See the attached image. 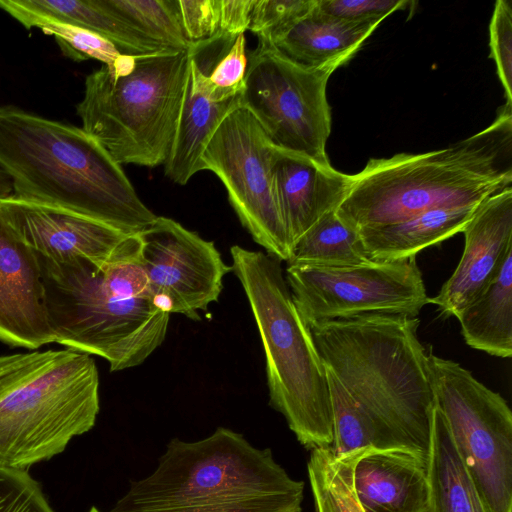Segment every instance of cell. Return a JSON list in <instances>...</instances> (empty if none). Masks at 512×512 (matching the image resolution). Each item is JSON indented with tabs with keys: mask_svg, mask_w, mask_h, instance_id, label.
Instances as JSON below:
<instances>
[{
	"mask_svg": "<svg viewBox=\"0 0 512 512\" xmlns=\"http://www.w3.org/2000/svg\"><path fill=\"white\" fill-rule=\"evenodd\" d=\"M417 317L364 314L310 328L326 368L390 448L428 460L434 395Z\"/></svg>",
	"mask_w": 512,
	"mask_h": 512,
	"instance_id": "1",
	"label": "cell"
},
{
	"mask_svg": "<svg viewBox=\"0 0 512 512\" xmlns=\"http://www.w3.org/2000/svg\"><path fill=\"white\" fill-rule=\"evenodd\" d=\"M0 169L13 194L139 234L157 217L121 165L82 128L0 106Z\"/></svg>",
	"mask_w": 512,
	"mask_h": 512,
	"instance_id": "2",
	"label": "cell"
},
{
	"mask_svg": "<svg viewBox=\"0 0 512 512\" xmlns=\"http://www.w3.org/2000/svg\"><path fill=\"white\" fill-rule=\"evenodd\" d=\"M512 184V105L487 128L440 150L371 158L337 209L356 230L441 207L476 205Z\"/></svg>",
	"mask_w": 512,
	"mask_h": 512,
	"instance_id": "3",
	"label": "cell"
},
{
	"mask_svg": "<svg viewBox=\"0 0 512 512\" xmlns=\"http://www.w3.org/2000/svg\"><path fill=\"white\" fill-rule=\"evenodd\" d=\"M304 483L269 448L218 427L210 436L169 441L158 466L131 482L111 512H301Z\"/></svg>",
	"mask_w": 512,
	"mask_h": 512,
	"instance_id": "4",
	"label": "cell"
},
{
	"mask_svg": "<svg viewBox=\"0 0 512 512\" xmlns=\"http://www.w3.org/2000/svg\"><path fill=\"white\" fill-rule=\"evenodd\" d=\"M232 271L241 283L263 344L270 405L306 448L333 442L331 395L324 362L298 312L280 261L234 245Z\"/></svg>",
	"mask_w": 512,
	"mask_h": 512,
	"instance_id": "5",
	"label": "cell"
},
{
	"mask_svg": "<svg viewBox=\"0 0 512 512\" xmlns=\"http://www.w3.org/2000/svg\"><path fill=\"white\" fill-rule=\"evenodd\" d=\"M99 374L90 354L46 350L0 356V467L26 472L93 428Z\"/></svg>",
	"mask_w": 512,
	"mask_h": 512,
	"instance_id": "6",
	"label": "cell"
},
{
	"mask_svg": "<svg viewBox=\"0 0 512 512\" xmlns=\"http://www.w3.org/2000/svg\"><path fill=\"white\" fill-rule=\"evenodd\" d=\"M189 74L187 51L138 56L128 75L107 65L85 79L76 112L82 129L119 165H164L172 148Z\"/></svg>",
	"mask_w": 512,
	"mask_h": 512,
	"instance_id": "7",
	"label": "cell"
},
{
	"mask_svg": "<svg viewBox=\"0 0 512 512\" xmlns=\"http://www.w3.org/2000/svg\"><path fill=\"white\" fill-rule=\"evenodd\" d=\"M36 257L55 342L104 358L111 371L142 364L164 342L170 314L151 301L113 295L102 264L86 257L66 262Z\"/></svg>",
	"mask_w": 512,
	"mask_h": 512,
	"instance_id": "8",
	"label": "cell"
},
{
	"mask_svg": "<svg viewBox=\"0 0 512 512\" xmlns=\"http://www.w3.org/2000/svg\"><path fill=\"white\" fill-rule=\"evenodd\" d=\"M434 406L486 512H512V413L459 363L427 354Z\"/></svg>",
	"mask_w": 512,
	"mask_h": 512,
	"instance_id": "9",
	"label": "cell"
},
{
	"mask_svg": "<svg viewBox=\"0 0 512 512\" xmlns=\"http://www.w3.org/2000/svg\"><path fill=\"white\" fill-rule=\"evenodd\" d=\"M330 76L293 63L272 45L258 43L249 56L242 107L275 147L331 166L326 152L331 132L326 94Z\"/></svg>",
	"mask_w": 512,
	"mask_h": 512,
	"instance_id": "10",
	"label": "cell"
},
{
	"mask_svg": "<svg viewBox=\"0 0 512 512\" xmlns=\"http://www.w3.org/2000/svg\"><path fill=\"white\" fill-rule=\"evenodd\" d=\"M285 279L309 328L372 313L417 317L429 303L416 256L346 267L287 265Z\"/></svg>",
	"mask_w": 512,
	"mask_h": 512,
	"instance_id": "11",
	"label": "cell"
},
{
	"mask_svg": "<svg viewBox=\"0 0 512 512\" xmlns=\"http://www.w3.org/2000/svg\"><path fill=\"white\" fill-rule=\"evenodd\" d=\"M275 146L256 118L240 106L220 123L202 156V170L223 183L242 226L267 254L279 261L291 256L277 203L272 156Z\"/></svg>",
	"mask_w": 512,
	"mask_h": 512,
	"instance_id": "12",
	"label": "cell"
},
{
	"mask_svg": "<svg viewBox=\"0 0 512 512\" xmlns=\"http://www.w3.org/2000/svg\"><path fill=\"white\" fill-rule=\"evenodd\" d=\"M138 261L162 310L199 320V311L217 302L224 276L232 271L214 243L177 221L157 216L138 234Z\"/></svg>",
	"mask_w": 512,
	"mask_h": 512,
	"instance_id": "13",
	"label": "cell"
},
{
	"mask_svg": "<svg viewBox=\"0 0 512 512\" xmlns=\"http://www.w3.org/2000/svg\"><path fill=\"white\" fill-rule=\"evenodd\" d=\"M0 213L36 256L55 262L86 257L96 263L138 260V234L15 194L0 200Z\"/></svg>",
	"mask_w": 512,
	"mask_h": 512,
	"instance_id": "14",
	"label": "cell"
},
{
	"mask_svg": "<svg viewBox=\"0 0 512 512\" xmlns=\"http://www.w3.org/2000/svg\"><path fill=\"white\" fill-rule=\"evenodd\" d=\"M464 250L450 278L429 303L457 317L487 287L512 250V187L485 199L461 231Z\"/></svg>",
	"mask_w": 512,
	"mask_h": 512,
	"instance_id": "15",
	"label": "cell"
},
{
	"mask_svg": "<svg viewBox=\"0 0 512 512\" xmlns=\"http://www.w3.org/2000/svg\"><path fill=\"white\" fill-rule=\"evenodd\" d=\"M0 341L37 349L55 342L34 252L0 213Z\"/></svg>",
	"mask_w": 512,
	"mask_h": 512,
	"instance_id": "16",
	"label": "cell"
},
{
	"mask_svg": "<svg viewBox=\"0 0 512 512\" xmlns=\"http://www.w3.org/2000/svg\"><path fill=\"white\" fill-rule=\"evenodd\" d=\"M272 177L291 250L321 217L338 209L352 185V175L277 147Z\"/></svg>",
	"mask_w": 512,
	"mask_h": 512,
	"instance_id": "17",
	"label": "cell"
},
{
	"mask_svg": "<svg viewBox=\"0 0 512 512\" xmlns=\"http://www.w3.org/2000/svg\"><path fill=\"white\" fill-rule=\"evenodd\" d=\"M363 512H428L427 459L405 448H368L352 472Z\"/></svg>",
	"mask_w": 512,
	"mask_h": 512,
	"instance_id": "18",
	"label": "cell"
},
{
	"mask_svg": "<svg viewBox=\"0 0 512 512\" xmlns=\"http://www.w3.org/2000/svg\"><path fill=\"white\" fill-rule=\"evenodd\" d=\"M0 9L27 30L56 23L91 31L113 43L122 54L144 56L167 51L99 0H0Z\"/></svg>",
	"mask_w": 512,
	"mask_h": 512,
	"instance_id": "19",
	"label": "cell"
},
{
	"mask_svg": "<svg viewBox=\"0 0 512 512\" xmlns=\"http://www.w3.org/2000/svg\"><path fill=\"white\" fill-rule=\"evenodd\" d=\"M381 22L338 19L316 4L274 47L303 68L332 74L355 55Z\"/></svg>",
	"mask_w": 512,
	"mask_h": 512,
	"instance_id": "20",
	"label": "cell"
},
{
	"mask_svg": "<svg viewBox=\"0 0 512 512\" xmlns=\"http://www.w3.org/2000/svg\"><path fill=\"white\" fill-rule=\"evenodd\" d=\"M242 106V96L213 101L204 86L202 73L189 57V74L184 101L170 154L164 164L165 175L185 185L202 171V153L223 119Z\"/></svg>",
	"mask_w": 512,
	"mask_h": 512,
	"instance_id": "21",
	"label": "cell"
},
{
	"mask_svg": "<svg viewBox=\"0 0 512 512\" xmlns=\"http://www.w3.org/2000/svg\"><path fill=\"white\" fill-rule=\"evenodd\" d=\"M480 204L435 208L401 222L359 232L370 260L406 259L461 232Z\"/></svg>",
	"mask_w": 512,
	"mask_h": 512,
	"instance_id": "22",
	"label": "cell"
},
{
	"mask_svg": "<svg viewBox=\"0 0 512 512\" xmlns=\"http://www.w3.org/2000/svg\"><path fill=\"white\" fill-rule=\"evenodd\" d=\"M456 318L470 347L501 358L512 356V250L484 291Z\"/></svg>",
	"mask_w": 512,
	"mask_h": 512,
	"instance_id": "23",
	"label": "cell"
},
{
	"mask_svg": "<svg viewBox=\"0 0 512 512\" xmlns=\"http://www.w3.org/2000/svg\"><path fill=\"white\" fill-rule=\"evenodd\" d=\"M427 475L428 512H486L446 422L435 406L431 418Z\"/></svg>",
	"mask_w": 512,
	"mask_h": 512,
	"instance_id": "24",
	"label": "cell"
},
{
	"mask_svg": "<svg viewBox=\"0 0 512 512\" xmlns=\"http://www.w3.org/2000/svg\"><path fill=\"white\" fill-rule=\"evenodd\" d=\"M371 262L360 232L334 210L321 217L295 242L287 265L346 267Z\"/></svg>",
	"mask_w": 512,
	"mask_h": 512,
	"instance_id": "25",
	"label": "cell"
},
{
	"mask_svg": "<svg viewBox=\"0 0 512 512\" xmlns=\"http://www.w3.org/2000/svg\"><path fill=\"white\" fill-rule=\"evenodd\" d=\"M361 451L336 457L330 446L312 450L308 476L317 512H363L352 480L353 466Z\"/></svg>",
	"mask_w": 512,
	"mask_h": 512,
	"instance_id": "26",
	"label": "cell"
},
{
	"mask_svg": "<svg viewBox=\"0 0 512 512\" xmlns=\"http://www.w3.org/2000/svg\"><path fill=\"white\" fill-rule=\"evenodd\" d=\"M145 37L167 51H187L177 0H99Z\"/></svg>",
	"mask_w": 512,
	"mask_h": 512,
	"instance_id": "27",
	"label": "cell"
},
{
	"mask_svg": "<svg viewBox=\"0 0 512 512\" xmlns=\"http://www.w3.org/2000/svg\"><path fill=\"white\" fill-rule=\"evenodd\" d=\"M333 413V442L336 457L368 448L389 449L373 422L355 403L331 370L326 368Z\"/></svg>",
	"mask_w": 512,
	"mask_h": 512,
	"instance_id": "28",
	"label": "cell"
},
{
	"mask_svg": "<svg viewBox=\"0 0 512 512\" xmlns=\"http://www.w3.org/2000/svg\"><path fill=\"white\" fill-rule=\"evenodd\" d=\"M317 0H256L248 30L274 46L316 6Z\"/></svg>",
	"mask_w": 512,
	"mask_h": 512,
	"instance_id": "29",
	"label": "cell"
},
{
	"mask_svg": "<svg viewBox=\"0 0 512 512\" xmlns=\"http://www.w3.org/2000/svg\"><path fill=\"white\" fill-rule=\"evenodd\" d=\"M40 29L54 37L65 57L76 62L95 59L110 66L121 54L110 41L79 27L49 23Z\"/></svg>",
	"mask_w": 512,
	"mask_h": 512,
	"instance_id": "30",
	"label": "cell"
},
{
	"mask_svg": "<svg viewBox=\"0 0 512 512\" xmlns=\"http://www.w3.org/2000/svg\"><path fill=\"white\" fill-rule=\"evenodd\" d=\"M489 34L490 57L496 64L506 103L512 105V7L508 0L495 3Z\"/></svg>",
	"mask_w": 512,
	"mask_h": 512,
	"instance_id": "31",
	"label": "cell"
},
{
	"mask_svg": "<svg viewBox=\"0 0 512 512\" xmlns=\"http://www.w3.org/2000/svg\"><path fill=\"white\" fill-rule=\"evenodd\" d=\"M0 512H54L27 472L0 467Z\"/></svg>",
	"mask_w": 512,
	"mask_h": 512,
	"instance_id": "32",
	"label": "cell"
},
{
	"mask_svg": "<svg viewBox=\"0 0 512 512\" xmlns=\"http://www.w3.org/2000/svg\"><path fill=\"white\" fill-rule=\"evenodd\" d=\"M101 268L104 283L113 295L155 304L148 277L138 260L105 263Z\"/></svg>",
	"mask_w": 512,
	"mask_h": 512,
	"instance_id": "33",
	"label": "cell"
},
{
	"mask_svg": "<svg viewBox=\"0 0 512 512\" xmlns=\"http://www.w3.org/2000/svg\"><path fill=\"white\" fill-rule=\"evenodd\" d=\"M182 28L189 44L220 34L219 0H177Z\"/></svg>",
	"mask_w": 512,
	"mask_h": 512,
	"instance_id": "34",
	"label": "cell"
},
{
	"mask_svg": "<svg viewBox=\"0 0 512 512\" xmlns=\"http://www.w3.org/2000/svg\"><path fill=\"white\" fill-rule=\"evenodd\" d=\"M410 4L406 0H317L325 14L346 21L384 20Z\"/></svg>",
	"mask_w": 512,
	"mask_h": 512,
	"instance_id": "35",
	"label": "cell"
},
{
	"mask_svg": "<svg viewBox=\"0 0 512 512\" xmlns=\"http://www.w3.org/2000/svg\"><path fill=\"white\" fill-rule=\"evenodd\" d=\"M256 0H219L220 34L237 36L248 30Z\"/></svg>",
	"mask_w": 512,
	"mask_h": 512,
	"instance_id": "36",
	"label": "cell"
},
{
	"mask_svg": "<svg viewBox=\"0 0 512 512\" xmlns=\"http://www.w3.org/2000/svg\"><path fill=\"white\" fill-rule=\"evenodd\" d=\"M12 192V180L4 170L0 169V200L11 196Z\"/></svg>",
	"mask_w": 512,
	"mask_h": 512,
	"instance_id": "37",
	"label": "cell"
},
{
	"mask_svg": "<svg viewBox=\"0 0 512 512\" xmlns=\"http://www.w3.org/2000/svg\"><path fill=\"white\" fill-rule=\"evenodd\" d=\"M89 512H99L95 507H92Z\"/></svg>",
	"mask_w": 512,
	"mask_h": 512,
	"instance_id": "38",
	"label": "cell"
}]
</instances>
